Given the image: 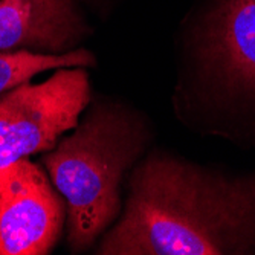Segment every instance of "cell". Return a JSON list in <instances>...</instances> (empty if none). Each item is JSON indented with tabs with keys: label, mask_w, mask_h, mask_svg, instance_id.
I'll use <instances>...</instances> for the list:
<instances>
[{
	"label": "cell",
	"mask_w": 255,
	"mask_h": 255,
	"mask_svg": "<svg viewBox=\"0 0 255 255\" xmlns=\"http://www.w3.org/2000/svg\"><path fill=\"white\" fill-rule=\"evenodd\" d=\"M202 52L228 90L255 97V0H222L208 17Z\"/></svg>",
	"instance_id": "cell-5"
},
{
	"label": "cell",
	"mask_w": 255,
	"mask_h": 255,
	"mask_svg": "<svg viewBox=\"0 0 255 255\" xmlns=\"http://www.w3.org/2000/svg\"><path fill=\"white\" fill-rule=\"evenodd\" d=\"M94 64L95 57L86 49L64 54H41L26 49L0 52V97L49 69L87 67Z\"/></svg>",
	"instance_id": "cell-7"
},
{
	"label": "cell",
	"mask_w": 255,
	"mask_h": 255,
	"mask_svg": "<svg viewBox=\"0 0 255 255\" xmlns=\"http://www.w3.org/2000/svg\"><path fill=\"white\" fill-rule=\"evenodd\" d=\"M66 205L26 157L0 167V255H44L57 243Z\"/></svg>",
	"instance_id": "cell-4"
},
{
	"label": "cell",
	"mask_w": 255,
	"mask_h": 255,
	"mask_svg": "<svg viewBox=\"0 0 255 255\" xmlns=\"http://www.w3.org/2000/svg\"><path fill=\"white\" fill-rule=\"evenodd\" d=\"M84 31L75 0H0V52L64 54Z\"/></svg>",
	"instance_id": "cell-6"
},
{
	"label": "cell",
	"mask_w": 255,
	"mask_h": 255,
	"mask_svg": "<svg viewBox=\"0 0 255 255\" xmlns=\"http://www.w3.org/2000/svg\"><path fill=\"white\" fill-rule=\"evenodd\" d=\"M255 252V176L229 179L170 156H151L130 182L123 219L98 254Z\"/></svg>",
	"instance_id": "cell-1"
},
{
	"label": "cell",
	"mask_w": 255,
	"mask_h": 255,
	"mask_svg": "<svg viewBox=\"0 0 255 255\" xmlns=\"http://www.w3.org/2000/svg\"><path fill=\"white\" fill-rule=\"evenodd\" d=\"M90 100L83 69H58L41 84H18L0 97V167L49 151L58 137L78 126Z\"/></svg>",
	"instance_id": "cell-3"
},
{
	"label": "cell",
	"mask_w": 255,
	"mask_h": 255,
	"mask_svg": "<svg viewBox=\"0 0 255 255\" xmlns=\"http://www.w3.org/2000/svg\"><path fill=\"white\" fill-rule=\"evenodd\" d=\"M145 145V130L121 107L100 106L43 157L67 208L69 243L87 249L117 219L124 173Z\"/></svg>",
	"instance_id": "cell-2"
}]
</instances>
